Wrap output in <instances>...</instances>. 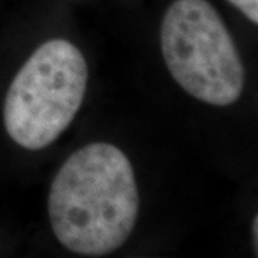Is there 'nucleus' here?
Wrapping results in <instances>:
<instances>
[{
	"mask_svg": "<svg viewBox=\"0 0 258 258\" xmlns=\"http://www.w3.org/2000/svg\"><path fill=\"white\" fill-rule=\"evenodd\" d=\"M135 169L109 142L76 149L53 176L47 215L64 248L83 257H103L131 238L139 217Z\"/></svg>",
	"mask_w": 258,
	"mask_h": 258,
	"instance_id": "f257e3e1",
	"label": "nucleus"
},
{
	"mask_svg": "<svg viewBox=\"0 0 258 258\" xmlns=\"http://www.w3.org/2000/svg\"><path fill=\"white\" fill-rule=\"evenodd\" d=\"M89 81L81 49L55 37L29 56L10 83L3 123L9 138L23 149L50 147L76 118Z\"/></svg>",
	"mask_w": 258,
	"mask_h": 258,
	"instance_id": "f03ea898",
	"label": "nucleus"
},
{
	"mask_svg": "<svg viewBox=\"0 0 258 258\" xmlns=\"http://www.w3.org/2000/svg\"><path fill=\"white\" fill-rule=\"evenodd\" d=\"M166 69L181 89L212 106H230L245 86L240 50L208 0H174L159 30Z\"/></svg>",
	"mask_w": 258,
	"mask_h": 258,
	"instance_id": "7ed1b4c3",
	"label": "nucleus"
},
{
	"mask_svg": "<svg viewBox=\"0 0 258 258\" xmlns=\"http://www.w3.org/2000/svg\"><path fill=\"white\" fill-rule=\"evenodd\" d=\"M248 19L251 23H258V0H227Z\"/></svg>",
	"mask_w": 258,
	"mask_h": 258,
	"instance_id": "20e7f679",
	"label": "nucleus"
},
{
	"mask_svg": "<svg viewBox=\"0 0 258 258\" xmlns=\"http://www.w3.org/2000/svg\"><path fill=\"white\" fill-rule=\"evenodd\" d=\"M251 240H252V247H254V251L257 254L258 251V217L254 215V220H252V224H251Z\"/></svg>",
	"mask_w": 258,
	"mask_h": 258,
	"instance_id": "39448f33",
	"label": "nucleus"
}]
</instances>
